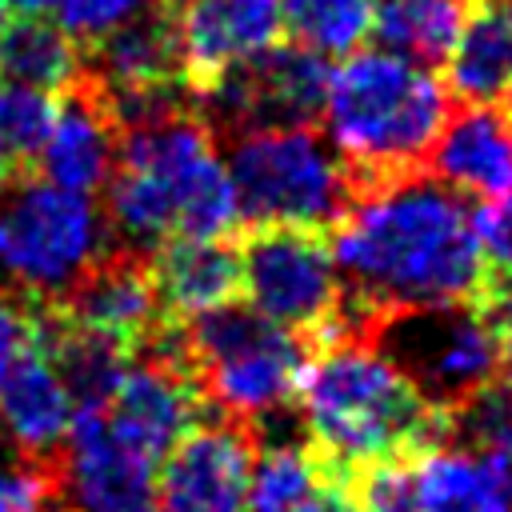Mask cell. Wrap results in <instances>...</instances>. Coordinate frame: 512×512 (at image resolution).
<instances>
[{"label":"cell","mask_w":512,"mask_h":512,"mask_svg":"<svg viewBox=\"0 0 512 512\" xmlns=\"http://www.w3.org/2000/svg\"><path fill=\"white\" fill-rule=\"evenodd\" d=\"M352 332L392 308L476 300L484 280L468 196L432 172H396L352 192L328 228Z\"/></svg>","instance_id":"6da1fadb"},{"label":"cell","mask_w":512,"mask_h":512,"mask_svg":"<svg viewBox=\"0 0 512 512\" xmlns=\"http://www.w3.org/2000/svg\"><path fill=\"white\" fill-rule=\"evenodd\" d=\"M312 352L296 404L304 412V440L332 476L344 480L368 460L416 456L452 440V416L432 408L364 332L332 336Z\"/></svg>","instance_id":"7a4b0ae2"},{"label":"cell","mask_w":512,"mask_h":512,"mask_svg":"<svg viewBox=\"0 0 512 512\" xmlns=\"http://www.w3.org/2000/svg\"><path fill=\"white\" fill-rule=\"evenodd\" d=\"M448 116V88L432 72L392 48H352L328 68L320 120L328 144L352 168L356 184L412 172L424 164Z\"/></svg>","instance_id":"3957f363"},{"label":"cell","mask_w":512,"mask_h":512,"mask_svg":"<svg viewBox=\"0 0 512 512\" xmlns=\"http://www.w3.org/2000/svg\"><path fill=\"white\" fill-rule=\"evenodd\" d=\"M184 372L204 404L220 416L260 424L296 404V384L308 360V340L272 324L252 304L232 300L180 320Z\"/></svg>","instance_id":"277c9868"},{"label":"cell","mask_w":512,"mask_h":512,"mask_svg":"<svg viewBox=\"0 0 512 512\" xmlns=\"http://www.w3.org/2000/svg\"><path fill=\"white\" fill-rule=\"evenodd\" d=\"M228 176L240 224L332 228L360 188L352 168L308 124H268L228 136Z\"/></svg>","instance_id":"5b68a950"},{"label":"cell","mask_w":512,"mask_h":512,"mask_svg":"<svg viewBox=\"0 0 512 512\" xmlns=\"http://www.w3.org/2000/svg\"><path fill=\"white\" fill-rule=\"evenodd\" d=\"M364 336L448 416L500 380V320L480 300L392 308L372 316Z\"/></svg>","instance_id":"8992f818"},{"label":"cell","mask_w":512,"mask_h":512,"mask_svg":"<svg viewBox=\"0 0 512 512\" xmlns=\"http://www.w3.org/2000/svg\"><path fill=\"white\" fill-rule=\"evenodd\" d=\"M240 300L272 324L308 340V348L348 332V292L324 228L240 224Z\"/></svg>","instance_id":"52a82bcc"},{"label":"cell","mask_w":512,"mask_h":512,"mask_svg":"<svg viewBox=\"0 0 512 512\" xmlns=\"http://www.w3.org/2000/svg\"><path fill=\"white\" fill-rule=\"evenodd\" d=\"M100 240L104 220L84 192L52 180H12L0 208V264L20 292L52 300L100 252Z\"/></svg>","instance_id":"ba28073f"},{"label":"cell","mask_w":512,"mask_h":512,"mask_svg":"<svg viewBox=\"0 0 512 512\" xmlns=\"http://www.w3.org/2000/svg\"><path fill=\"white\" fill-rule=\"evenodd\" d=\"M328 64L300 44H268L232 64L192 96L204 104V124L244 132L268 124H312L320 116Z\"/></svg>","instance_id":"9c48e42d"},{"label":"cell","mask_w":512,"mask_h":512,"mask_svg":"<svg viewBox=\"0 0 512 512\" xmlns=\"http://www.w3.org/2000/svg\"><path fill=\"white\" fill-rule=\"evenodd\" d=\"M156 456L128 444L104 412H76L52 456L60 504L68 512H152Z\"/></svg>","instance_id":"30bf717a"},{"label":"cell","mask_w":512,"mask_h":512,"mask_svg":"<svg viewBox=\"0 0 512 512\" xmlns=\"http://www.w3.org/2000/svg\"><path fill=\"white\" fill-rule=\"evenodd\" d=\"M256 428L232 416L196 420L156 464L152 512H244Z\"/></svg>","instance_id":"8fae6325"},{"label":"cell","mask_w":512,"mask_h":512,"mask_svg":"<svg viewBox=\"0 0 512 512\" xmlns=\"http://www.w3.org/2000/svg\"><path fill=\"white\" fill-rule=\"evenodd\" d=\"M52 304L80 328H92L128 352H136L168 316L152 276V252L112 248L96 252L56 296Z\"/></svg>","instance_id":"7c38bea8"},{"label":"cell","mask_w":512,"mask_h":512,"mask_svg":"<svg viewBox=\"0 0 512 512\" xmlns=\"http://www.w3.org/2000/svg\"><path fill=\"white\" fill-rule=\"evenodd\" d=\"M172 24L184 88L196 92L284 36L280 0H156Z\"/></svg>","instance_id":"4fadbf2b"},{"label":"cell","mask_w":512,"mask_h":512,"mask_svg":"<svg viewBox=\"0 0 512 512\" xmlns=\"http://www.w3.org/2000/svg\"><path fill=\"white\" fill-rule=\"evenodd\" d=\"M116 144H120V128L104 104L100 84L84 68L64 92H56V112L36 152V164L44 180L92 196L112 176Z\"/></svg>","instance_id":"5bb4252c"},{"label":"cell","mask_w":512,"mask_h":512,"mask_svg":"<svg viewBox=\"0 0 512 512\" xmlns=\"http://www.w3.org/2000/svg\"><path fill=\"white\" fill-rule=\"evenodd\" d=\"M204 412V396L184 368L136 352L104 404V420L148 456H164Z\"/></svg>","instance_id":"9a60e30c"},{"label":"cell","mask_w":512,"mask_h":512,"mask_svg":"<svg viewBox=\"0 0 512 512\" xmlns=\"http://www.w3.org/2000/svg\"><path fill=\"white\" fill-rule=\"evenodd\" d=\"M432 176L468 200L512 192V112L504 104H464L448 112L428 156Z\"/></svg>","instance_id":"2e32d148"},{"label":"cell","mask_w":512,"mask_h":512,"mask_svg":"<svg viewBox=\"0 0 512 512\" xmlns=\"http://www.w3.org/2000/svg\"><path fill=\"white\" fill-rule=\"evenodd\" d=\"M152 276L168 316L188 320L240 300L236 236H168L152 248Z\"/></svg>","instance_id":"e0dca14e"},{"label":"cell","mask_w":512,"mask_h":512,"mask_svg":"<svg viewBox=\"0 0 512 512\" xmlns=\"http://www.w3.org/2000/svg\"><path fill=\"white\" fill-rule=\"evenodd\" d=\"M72 396L48 356L24 348L0 380V424L24 460H52L72 428Z\"/></svg>","instance_id":"ac0fdd59"},{"label":"cell","mask_w":512,"mask_h":512,"mask_svg":"<svg viewBox=\"0 0 512 512\" xmlns=\"http://www.w3.org/2000/svg\"><path fill=\"white\" fill-rule=\"evenodd\" d=\"M440 64L448 96L464 104L512 100V0H468Z\"/></svg>","instance_id":"d6986e66"},{"label":"cell","mask_w":512,"mask_h":512,"mask_svg":"<svg viewBox=\"0 0 512 512\" xmlns=\"http://www.w3.org/2000/svg\"><path fill=\"white\" fill-rule=\"evenodd\" d=\"M96 56V84L104 92H160V88H184L180 56L172 40V24L164 8L152 0L112 32L88 44Z\"/></svg>","instance_id":"ffe728a7"},{"label":"cell","mask_w":512,"mask_h":512,"mask_svg":"<svg viewBox=\"0 0 512 512\" xmlns=\"http://www.w3.org/2000/svg\"><path fill=\"white\" fill-rule=\"evenodd\" d=\"M84 72V44L44 12H16L0 20V80H16L40 92H64Z\"/></svg>","instance_id":"44dd1931"},{"label":"cell","mask_w":512,"mask_h":512,"mask_svg":"<svg viewBox=\"0 0 512 512\" xmlns=\"http://www.w3.org/2000/svg\"><path fill=\"white\" fill-rule=\"evenodd\" d=\"M416 488L424 512H512L496 468L448 440L416 452Z\"/></svg>","instance_id":"7402d4cb"},{"label":"cell","mask_w":512,"mask_h":512,"mask_svg":"<svg viewBox=\"0 0 512 512\" xmlns=\"http://www.w3.org/2000/svg\"><path fill=\"white\" fill-rule=\"evenodd\" d=\"M328 476L308 440H256L244 512H296Z\"/></svg>","instance_id":"603a6c76"},{"label":"cell","mask_w":512,"mask_h":512,"mask_svg":"<svg viewBox=\"0 0 512 512\" xmlns=\"http://www.w3.org/2000/svg\"><path fill=\"white\" fill-rule=\"evenodd\" d=\"M468 0H380L372 4V32L384 48L404 52L420 64L448 56Z\"/></svg>","instance_id":"cb8c5ba5"},{"label":"cell","mask_w":512,"mask_h":512,"mask_svg":"<svg viewBox=\"0 0 512 512\" xmlns=\"http://www.w3.org/2000/svg\"><path fill=\"white\" fill-rule=\"evenodd\" d=\"M292 44L336 60L372 36V0H280Z\"/></svg>","instance_id":"d4e9b609"},{"label":"cell","mask_w":512,"mask_h":512,"mask_svg":"<svg viewBox=\"0 0 512 512\" xmlns=\"http://www.w3.org/2000/svg\"><path fill=\"white\" fill-rule=\"evenodd\" d=\"M472 220H476V240L484 260V280L476 300L496 316L512 308V192L488 200L484 208H472Z\"/></svg>","instance_id":"484cf974"},{"label":"cell","mask_w":512,"mask_h":512,"mask_svg":"<svg viewBox=\"0 0 512 512\" xmlns=\"http://www.w3.org/2000/svg\"><path fill=\"white\" fill-rule=\"evenodd\" d=\"M56 112V96L16 84V80H0V148L20 164H36V152L48 136Z\"/></svg>","instance_id":"4316f807"},{"label":"cell","mask_w":512,"mask_h":512,"mask_svg":"<svg viewBox=\"0 0 512 512\" xmlns=\"http://www.w3.org/2000/svg\"><path fill=\"white\" fill-rule=\"evenodd\" d=\"M360 512H424L416 488V456H384L344 476Z\"/></svg>","instance_id":"83f0119b"},{"label":"cell","mask_w":512,"mask_h":512,"mask_svg":"<svg viewBox=\"0 0 512 512\" xmlns=\"http://www.w3.org/2000/svg\"><path fill=\"white\" fill-rule=\"evenodd\" d=\"M152 0H56V16L60 24L80 40L92 44L104 32H112L116 24H124L128 16H136L140 8H148Z\"/></svg>","instance_id":"f1b7e54d"},{"label":"cell","mask_w":512,"mask_h":512,"mask_svg":"<svg viewBox=\"0 0 512 512\" xmlns=\"http://www.w3.org/2000/svg\"><path fill=\"white\" fill-rule=\"evenodd\" d=\"M36 344V296L20 292L0 300V380L12 368V360Z\"/></svg>","instance_id":"f546056e"},{"label":"cell","mask_w":512,"mask_h":512,"mask_svg":"<svg viewBox=\"0 0 512 512\" xmlns=\"http://www.w3.org/2000/svg\"><path fill=\"white\" fill-rule=\"evenodd\" d=\"M296 512H360L356 508V500H352V492H348V484L340 480V476H328Z\"/></svg>","instance_id":"4dcf8cb0"},{"label":"cell","mask_w":512,"mask_h":512,"mask_svg":"<svg viewBox=\"0 0 512 512\" xmlns=\"http://www.w3.org/2000/svg\"><path fill=\"white\" fill-rule=\"evenodd\" d=\"M500 320V380L512 388V308L496 312Z\"/></svg>","instance_id":"1f68e13d"},{"label":"cell","mask_w":512,"mask_h":512,"mask_svg":"<svg viewBox=\"0 0 512 512\" xmlns=\"http://www.w3.org/2000/svg\"><path fill=\"white\" fill-rule=\"evenodd\" d=\"M8 12H32V16H40V12H52V4L56 0H0Z\"/></svg>","instance_id":"d6a6232c"},{"label":"cell","mask_w":512,"mask_h":512,"mask_svg":"<svg viewBox=\"0 0 512 512\" xmlns=\"http://www.w3.org/2000/svg\"><path fill=\"white\" fill-rule=\"evenodd\" d=\"M24 172H28V168H20V164H16V160H12V156L0 148V192H4V188H8L16 176H24Z\"/></svg>","instance_id":"836d02e7"},{"label":"cell","mask_w":512,"mask_h":512,"mask_svg":"<svg viewBox=\"0 0 512 512\" xmlns=\"http://www.w3.org/2000/svg\"><path fill=\"white\" fill-rule=\"evenodd\" d=\"M0 20H4V4H0Z\"/></svg>","instance_id":"e575fe53"}]
</instances>
